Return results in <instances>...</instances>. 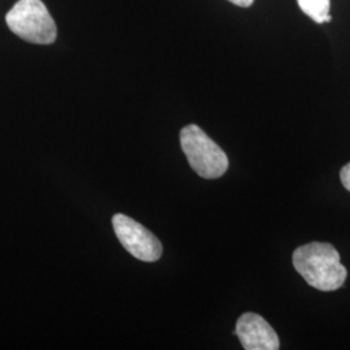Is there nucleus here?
I'll use <instances>...</instances> for the list:
<instances>
[{"instance_id":"nucleus-5","label":"nucleus","mask_w":350,"mask_h":350,"mask_svg":"<svg viewBox=\"0 0 350 350\" xmlns=\"http://www.w3.org/2000/svg\"><path fill=\"white\" fill-rule=\"evenodd\" d=\"M235 334L245 350H276L280 348V341L274 328L258 314H243L238 319Z\"/></svg>"},{"instance_id":"nucleus-8","label":"nucleus","mask_w":350,"mask_h":350,"mask_svg":"<svg viewBox=\"0 0 350 350\" xmlns=\"http://www.w3.org/2000/svg\"><path fill=\"white\" fill-rule=\"evenodd\" d=\"M228 1H231V3L237 4L239 7H244V8H247V7H250V5L253 4V1H254V0H228Z\"/></svg>"},{"instance_id":"nucleus-1","label":"nucleus","mask_w":350,"mask_h":350,"mask_svg":"<svg viewBox=\"0 0 350 350\" xmlns=\"http://www.w3.org/2000/svg\"><path fill=\"white\" fill-rule=\"evenodd\" d=\"M293 266L309 286L332 292L344 286L348 271L340 262V254L328 243L314 241L293 252Z\"/></svg>"},{"instance_id":"nucleus-7","label":"nucleus","mask_w":350,"mask_h":350,"mask_svg":"<svg viewBox=\"0 0 350 350\" xmlns=\"http://www.w3.org/2000/svg\"><path fill=\"white\" fill-rule=\"evenodd\" d=\"M340 179H341V183L342 186L347 188L350 192V163H347L341 172H340Z\"/></svg>"},{"instance_id":"nucleus-3","label":"nucleus","mask_w":350,"mask_h":350,"mask_svg":"<svg viewBox=\"0 0 350 350\" xmlns=\"http://www.w3.org/2000/svg\"><path fill=\"white\" fill-rule=\"evenodd\" d=\"M180 146L189 166L202 178L217 179L227 172L225 152L199 126L188 125L180 130Z\"/></svg>"},{"instance_id":"nucleus-6","label":"nucleus","mask_w":350,"mask_h":350,"mask_svg":"<svg viewBox=\"0 0 350 350\" xmlns=\"http://www.w3.org/2000/svg\"><path fill=\"white\" fill-rule=\"evenodd\" d=\"M301 11L312 17L317 24L329 23L332 20L329 10L331 0H297Z\"/></svg>"},{"instance_id":"nucleus-4","label":"nucleus","mask_w":350,"mask_h":350,"mask_svg":"<svg viewBox=\"0 0 350 350\" xmlns=\"http://www.w3.org/2000/svg\"><path fill=\"white\" fill-rule=\"evenodd\" d=\"M112 224L117 238L135 258L144 262H154L161 258V241L148 228L125 214H116Z\"/></svg>"},{"instance_id":"nucleus-2","label":"nucleus","mask_w":350,"mask_h":350,"mask_svg":"<svg viewBox=\"0 0 350 350\" xmlns=\"http://www.w3.org/2000/svg\"><path fill=\"white\" fill-rule=\"evenodd\" d=\"M5 21L12 33L34 44H52L57 37L56 24L42 0H18Z\"/></svg>"}]
</instances>
